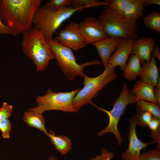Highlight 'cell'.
I'll return each instance as SVG.
<instances>
[{
  "label": "cell",
  "mask_w": 160,
  "mask_h": 160,
  "mask_svg": "<svg viewBox=\"0 0 160 160\" xmlns=\"http://www.w3.org/2000/svg\"><path fill=\"white\" fill-rule=\"evenodd\" d=\"M143 0H132L126 7L123 16L132 20H136L143 14Z\"/></svg>",
  "instance_id": "20"
},
{
  "label": "cell",
  "mask_w": 160,
  "mask_h": 160,
  "mask_svg": "<svg viewBox=\"0 0 160 160\" xmlns=\"http://www.w3.org/2000/svg\"><path fill=\"white\" fill-rule=\"evenodd\" d=\"M21 47L24 54L33 61L38 72L44 70L55 59L42 32L33 28L23 34Z\"/></svg>",
  "instance_id": "2"
},
{
  "label": "cell",
  "mask_w": 160,
  "mask_h": 160,
  "mask_svg": "<svg viewBox=\"0 0 160 160\" xmlns=\"http://www.w3.org/2000/svg\"><path fill=\"white\" fill-rule=\"evenodd\" d=\"M10 35V32L8 28L2 22L0 15V35Z\"/></svg>",
  "instance_id": "33"
},
{
  "label": "cell",
  "mask_w": 160,
  "mask_h": 160,
  "mask_svg": "<svg viewBox=\"0 0 160 160\" xmlns=\"http://www.w3.org/2000/svg\"><path fill=\"white\" fill-rule=\"evenodd\" d=\"M141 62L135 55L132 54L129 58L128 63L123 70L124 77L131 81L135 80L139 76L142 70Z\"/></svg>",
  "instance_id": "19"
},
{
  "label": "cell",
  "mask_w": 160,
  "mask_h": 160,
  "mask_svg": "<svg viewBox=\"0 0 160 160\" xmlns=\"http://www.w3.org/2000/svg\"><path fill=\"white\" fill-rule=\"evenodd\" d=\"M55 39L61 44L72 50H76L86 45L79 32L78 24L70 22L60 30Z\"/></svg>",
  "instance_id": "10"
},
{
  "label": "cell",
  "mask_w": 160,
  "mask_h": 160,
  "mask_svg": "<svg viewBox=\"0 0 160 160\" xmlns=\"http://www.w3.org/2000/svg\"><path fill=\"white\" fill-rule=\"evenodd\" d=\"M113 153L109 151L105 148L102 149L100 155H98L90 160H110L114 157Z\"/></svg>",
  "instance_id": "30"
},
{
  "label": "cell",
  "mask_w": 160,
  "mask_h": 160,
  "mask_svg": "<svg viewBox=\"0 0 160 160\" xmlns=\"http://www.w3.org/2000/svg\"><path fill=\"white\" fill-rule=\"evenodd\" d=\"M134 41L132 39H122L115 51L109 58L107 65L115 68L119 66L123 71L129 56L132 54Z\"/></svg>",
  "instance_id": "12"
},
{
  "label": "cell",
  "mask_w": 160,
  "mask_h": 160,
  "mask_svg": "<svg viewBox=\"0 0 160 160\" xmlns=\"http://www.w3.org/2000/svg\"><path fill=\"white\" fill-rule=\"evenodd\" d=\"M12 128V124L8 119L0 121V130L4 138L8 139L10 137Z\"/></svg>",
  "instance_id": "28"
},
{
  "label": "cell",
  "mask_w": 160,
  "mask_h": 160,
  "mask_svg": "<svg viewBox=\"0 0 160 160\" xmlns=\"http://www.w3.org/2000/svg\"><path fill=\"white\" fill-rule=\"evenodd\" d=\"M139 160H160V148L156 147L140 154Z\"/></svg>",
  "instance_id": "25"
},
{
  "label": "cell",
  "mask_w": 160,
  "mask_h": 160,
  "mask_svg": "<svg viewBox=\"0 0 160 160\" xmlns=\"http://www.w3.org/2000/svg\"><path fill=\"white\" fill-rule=\"evenodd\" d=\"M142 65L139 75L140 80L155 86L159 79L156 58L152 56L149 61L145 62Z\"/></svg>",
  "instance_id": "16"
},
{
  "label": "cell",
  "mask_w": 160,
  "mask_h": 160,
  "mask_svg": "<svg viewBox=\"0 0 160 160\" xmlns=\"http://www.w3.org/2000/svg\"><path fill=\"white\" fill-rule=\"evenodd\" d=\"M80 89L63 92H55L49 89L44 95L37 97L36 106L28 110L42 114L46 111L53 110L67 112H77L73 106V100Z\"/></svg>",
  "instance_id": "8"
},
{
  "label": "cell",
  "mask_w": 160,
  "mask_h": 160,
  "mask_svg": "<svg viewBox=\"0 0 160 160\" xmlns=\"http://www.w3.org/2000/svg\"><path fill=\"white\" fill-rule=\"evenodd\" d=\"M41 0H0V15L10 35L17 36L29 31Z\"/></svg>",
  "instance_id": "1"
},
{
  "label": "cell",
  "mask_w": 160,
  "mask_h": 160,
  "mask_svg": "<svg viewBox=\"0 0 160 160\" xmlns=\"http://www.w3.org/2000/svg\"><path fill=\"white\" fill-rule=\"evenodd\" d=\"M72 0H51L46 1V5L50 9L56 11L63 6H68Z\"/></svg>",
  "instance_id": "27"
},
{
  "label": "cell",
  "mask_w": 160,
  "mask_h": 160,
  "mask_svg": "<svg viewBox=\"0 0 160 160\" xmlns=\"http://www.w3.org/2000/svg\"><path fill=\"white\" fill-rule=\"evenodd\" d=\"M107 1H101L98 0H72L71 7L74 8L83 7L88 8L100 6H108Z\"/></svg>",
  "instance_id": "23"
},
{
  "label": "cell",
  "mask_w": 160,
  "mask_h": 160,
  "mask_svg": "<svg viewBox=\"0 0 160 160\" xmlns=\"http://www.w3.org/2000/svg\"><path fill=\"white\" fill-rule=\"evenodd\" d=\"M115 68L107 65L103 72L96 77H89L84 74L83 76L84 87L80 89L73 100V106L77 112L87 103L97 108L93 103L92 99L97 96L100 90L116 78Z\"/></svg>",
  "instance_id": "4"
},
{
  "label": "cell",
  "mask_w": 160,
  "mask_h": 160,
  "mask_svg": "<svg viewBox=\"0 0 160 160\" xmlns=\"http://www.w3.org/2000/svg\"><path fill=\"white\" fill-rule=\"evenodd\" d=\"M154 88V92L155 96L157 100L158 103H160V79L159 78L157 84Z\"/></svg>",
  "instance_id": "32"
},
{
  "label": "cell",
  "mask_w": 160,
  "mask_h": 160,
  "mask_svg": "<svg viewBox=\"0 0 160 160\" xmlns=\"http://www.w3.org/2000/svg\"><path fill=\"white\" fill-rule=\"evenodd\" d=\"M154 88L152 84L140 80L136 81L132 92L137 101L143 100L158 103L154 94Z\"/></svg>",
  "instance_id": "15"
},
{
  "label": "cell",
  "mask_w": 160,
  "mask_h": 160,
  "mask_svg": "<svg viewBox=\"0 0 160 160\" xmlns=\"http://www.w3.org/2000/svg\"><path fill=\"white\" fill-rule=\"evenodd\" d=\"M80 33L86 45L108 37L101 22L96 17H88L78 24Z\"/></svg>",
  "instance_id": "9"
},
{
  "label": "cell",
  "mask_w": 160,
  "mask_h": 160,
  "mask_svg": "<svg viewBox=\"0 0 160 160\" xmlns=\"http://www.w3.org/2000/svg\"><path fill=\"white\" fill-rule=\"evenodd\" d=\"M144 6L150 5H160V0H143Z\"/></svg>",
  "instance_id": "34"
},
{
  "label": "cell",
  "mask_w": 160,
  "mask_h": 160,
  "mask_svg": "<svg viewBox=\"0 0 160 160\" xmlns=\"http://www.w3.org/2000/svg\"><path fill=\"white\" fill-rule=\"evenodd\" d=\"M13 106L4 102L0 108V121L8 119L11 116Z\"/></svg>",
  "instance_id": "29"
},
{
  "label": "cell",
  "mask_w": 160,
  "mask_h": 160,
  "mask_svg": "<svg viewBox=\"0 0 160 160\" xmlns=\"http://www.w3.org/2000/svg\"><path fill=\"white\" fill-rule=\"evenodd\" d=\"M46 160H57V157L55 156L52 155L49 156Z\"/></svg>",
  "instance_id": "36"
},
{
  "label": "cell",
  "mask_w": 160,
  "mask_h": 160,
  "mask_svg": "<svg viewBox=\"0 0 160 160\" xmlns=\"http://www.w3.org/2000/svg\"><path fill=\"white\" fill-rule=\"evenodd\" d=\"M23 120L28 126L39 130L48 136V132L45 127V119L42 114L28 110L24 113Z\"/></svg>",
  "instance_id": "18"
},
{
  "label": "cell",
  "mask_w": 160,
  "mask_h": 160,
  "mask_svg": "<svg viewBox=\"0 0 160 160\" xmlns=\"http://www.w3.org/2000/svg\"><path fill=\"white\" fill-rule=\"evenodd\" d=\"M138 112H148L153 116L160 118V108L159 104L138 100L136 103Z\"/></svg>",
  "instance_id": "21"
},
{
  "label": "cell",
  "mask_w": 160,
  "mask_h": 160,
  "mask_svg": "<svg viewBox=\"0 0 160 160\" xmlns=\"http://www.w3.org/2000/svg\"><path fill=\"white\" fill-rule=\"evenodd\" d=\"M84 9L63 6L54 11L46 4L41 6L34 16L33 28L41 31L46 39H51L53 33L65 21L75 12Z\"/></svg>",
  "instance_id": "3"
},
{
  "label": "cell",
  "mask_w": 160,
  "mask_h": 160,
  "mask_svg": "<svg viewBox=\"0 0 160 160\" xmlns=\"http://www.w3.org/2000/svg\"><path fill=\"white\" fill-rule=\"evenodd\" d=\"M155 46V41L151 37L138 38L134 39L132 54L137 57L143 65L150 60Z\"/></svg>",
  "instance_id": "13"
},
{
  "label": "cell",
  "mask_w": 160,
  "mask_h": 160,
  "mask_svg": "<svg viewBox=\"0 0 160 160\" xmlns=\"http://www.w3.org/2000/svg\"><path fill=\"white\" fill-rule=\"evenodd\" d=\"M129 143L127 149L122 155L123 160H139L141 151L148 145L156 142L154 140L145 143L137 137L136 127L137 125L136 115L132 116L129 120Z\"/></svg>",
  "instance_id": "11"
},
{
  "label": "cell",
  "mask_w": 160,
  "mask_h": 160,
  "mask_svg": "<svg viewBox=\"0 0 160 160\" xmlns=\"http://www.w3.org/2000/svg\"><path fill=\"white\" fill-rule=\"evenodd\" d=\"M137 101L135 96L127 87L126 83H124L122 90L114 101L111 110L108 111L98 106L97 108L98 110L105 113L109 118V123L107 127L98 132L97 135L101 136L107 133H112L116 138L118 145H121L122 138L117 128L118 123L127 105L136 103Z\"/></svg>",
  "instance_id": "7"
},
{
  "label": "cell",
  "mask_w": 160,
  "mask_h": 160,
  "mask_svg": "<svg viewBox=\"0 0 160 160\" xmlns=\"http://www.w3.org/2000/svg\"><path fill=\"white\" fill-rule=\"evenodd\" d=\"M46 40L57 61V65L70 80L77 76L83 77L84 75L83 69L85 67L100 63V61L94 59L79 64L72 49L61 44L55 39Z\"/></svg>",
  "instance_id": "6"
},
{
  "label": "cell",
  "mask_w": 160,
  "mask_h": 160,
  "mask_svg": "<svg viewBox=\"0 0 160 160\" xmlns=\"http://www.w3.org/2000/svg\"><path fill=\"white\" fill-rule=\"evenodd\" d=\"M147 126L152 132H157L160 129V118L153 116Z\"/></svg>",
  "instance_id": "31"
},
{
  "label": "cell",
  "mask_w": 160,
  "mask_h": 160,
  "mask_svg": "<svg viewBox=\"0 0 160 160\" xmlns=\"http://www.w3.org/2000/svg\"><path fill=\"white\" fill-rule=\"evenodd\" d=\"M47 136L51 143L62 155L66 154L71 150L72 143L69 137L64 135H56L51 130L48 132Z\"/></svg>",
  "instance_id": "17"
},
{
  "label": "cell",
  "mask_w": 160,
  "mask_h": 160,
  "mask_svg": "<svg viewBox=\"0 0 160 160\" xmlns=\"http://www.w3.org/2000/svg\"><path fill=\"white\" fill-rule=\"evenodd\" d=\"M99 20L108 37L134 39L138 38L136 21L118 15L108 6L102 9Z\"/></svg>",
  "instance_id": "5"
},
{
  "label": "cell",
  "mask_w": 160,
  "mask_h": 160,
  "mask_svg": "<svg viewBox=\"0 0 160 160\" xmlns=\"http://www.w3.org/2000/svg\"><path fill=\"white\" fill-rule=\"evenodd\" d=\"M152 53L153 54V56L156 58H157L160 60V52L159 47L158 46H155L154 48Z\"/></svg>",
  "instance_id": "35"
},
{
  "label": "cell",
  "mask_w": 160,
  "mask_h": 160,
  "mask_svg": "<svg viewBox=\"0 0 160 160\" xmlns=\"http://www.w3.org/2000/svg\"><path fill=\"white\" fill-rule=\"evenodd\" d=\"M137 125H139L143 127H146L153 116L150 113L147 112H138L136 115Z\"/></svg>",
  "instance_id": "26"
},
{
  "label": "cell",
  "mask_w": 160,
  "mask_h": 160,
  "mask_svg": "<svg viewBox=\"0 0 160 160\" xmlns=\"http://www.w3.org/2000/svg\"><path fill=\"white\" fill-rule=\"evenodd\" d=\"M144 24L147 27L157 32H160V12L153 11L145 15L143 19Z\"/></svg>",
  "instance_id": "22"
},
{
  "label": "cell",
  "mask_w": 160,
  "mask_h": 160,
  "mask_svg": "<svg viewBox=\"0 0 160 160\" xmlns=\"http://www.w3.org/2000/svg\"><path fill=\"white\" fill-rule=\"evenodd\" d=\"M122 39L108 37L92 44L95 47L104 68L106 66L111 54L116 50Z\"/></svg>",
  "instance_id": "14"
},
{
  "label": "cell",
  "mask_w": 160,
  "mask_h": 160,
  "mask_svg": "<svg viewBox=\"0 0 160 160\" xmlns=\"http://www.w3.org/2000/svg\"><path fill=\"white\" fill-rule=\"evenodd\" d=\"M108 6L116 14L123 16L124 10L132 0H108Z\"/></svg>",
  "instance_id": "24"
}]
</instances>
